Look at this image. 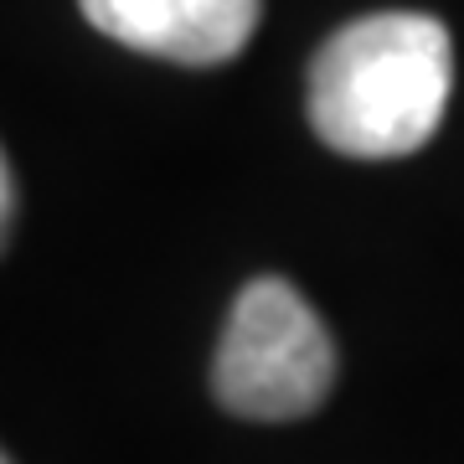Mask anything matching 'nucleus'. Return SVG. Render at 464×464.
<instances>
[{"instance_id": "nucleus-1", "label": "nucleus", "mask_w": 464, "mask_h": 464, "mask_svg": "<svg viewBox=\"0 0 464 464\" xmlns=\"http://www.w3.org/2000/svg\"><path fill=\"white\" fill-rule=\"evenodd\" d=\"M454 88L444 21L423 11H377L341 26L310 57L304 109L335 155L398 160L439 134Z\"/></svg>"}, {"instance_id": "nucleus-2", "label": "nucleus", "mask_w": 464, "mask_h": 464, "mask_svg": "<svg viewBox=\"0 0 464 464\" xmlns=\"http://www.w3.org/2000/svg\"><path fill=\"white\" fill-rule=\"evenodd\" d=\"M335 387V341L289 279L243 284L212 362V398L232 418L295 423Z\"/></svg>"}, {"instance_id": "nucleus-3", "label": "nucleus", "mask_w": 464, "mask_h": 464, "mask_svg": "<svg viewBox=\"0 0 464 464\" xmlns=\"http://www.w3.org/2000/svg\"><path fill=\"white\" fill-rule=\"evenodd\" d=\"M93 32L181 67L232 63L253 42L264 0H78Z\"/></svg>"}, {"instance_id": "nucleus-4", "label": "nucleus", "mask_w": 464, "mask_h": 464, "mask_svg": "<svg viewBox=\"0 0 464 464\" xmlns=\"http://www.w3.org/2000/svg\"><path fill=\"white\" fill-rule=\"evenodd\" d=\"M11 227H16V170L11 160L0 166V237L11 243Z\"/></svg>"}, {"instance_id": "nucleus-5", "label": "nucleus", "mask_w": 464, "mask_h": 464, "mask_svg": "<svg viewBox=\"0 0 464 464\" xmlns=\"http://www.w3.org/2000/svg\"><path fill=\"white\" fill-rule=\"evenodd\" d=\"M0 464H16V459H0Z\"/></svg>"}]
</instances>
